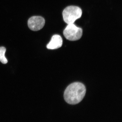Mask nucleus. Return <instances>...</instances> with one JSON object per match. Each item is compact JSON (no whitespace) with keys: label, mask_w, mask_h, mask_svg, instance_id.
Here are the masks:
<instances>
[{"label":"nucleus","mask_w":122,"mask_h":122,"mask_svg":"<svg viewBox=\"0 0 122 122\" xmlns=\"http://www.w3.org/2000/svg\"><path fill=\"white\" fill-rule=\"evenodd\" d=\"M62 39L61 36L55 35L52 37L51 40L46 46L49 49L53 50L61 48L62 45Z\"/></svg>","instance_id":"obj_5"},{"label":"nucleus","mask_w":122,"mask_h":122,"mask_svg":"<svg viewBox=\"0 0 122 122\" xmlns=\"http://www.w3.org/2000/svg\"><path fill=\"white\" fill-rule=\"evenodd\" d=\"M82 11L79 7L70 6L66 7L62 12L63 20L68 24H74L81 16Z\"/></svg>","instance_id":"obj_2"},{"label":"nucleus","mask_w":122,"mask_h":122,"mask_svg":"<svg viewBox=\"0 0 122 122\" xmlns=\"http://www.w3.org/2000/svg\"><path fill=\"white\" fill-rule=\"evenodd\" d=\"M45 20L44 18L41 16H33L30 18L28 20V25L30 30L38 31L44 27Z\"/></svg>","instance_id":"obj_4"},{"label":"nucleus","mask_w":122,"mask_h":122,"mask_svg":"<svg viewBox=\"0 0 122 122\" xmlns=\"http://www.w3.org/2000/svg\"><path fill=\"white\" fill-rule=\"evenodd\" d=\"M6 49L4 47H0V61L3 64H6L8 62L7 58L5 56Z\"/></svg>","instance_id":"obj_6"},{"label":"nucleus","mask_w":122,"mask_h":122,"mask_svg":"<svg viewBox=\"0 0 122 122\" xmlns=\"http://www.w3.org/2000/svg\"><path fill=\"white\" fill-rule=\"evenodd\" d=\"M86 87L81 82L70 84L64 92V97L66 102L70 105H76L81 102L86 94Z\"/></svg>","instance_id":"obj_1"},{"label":"nucleus","mask_w":122,"mask_h":122,"mask_svg":"<svg viewBox=\"0 0 122 122\" xmlns=\"http://www.w3.org/2000/svg\"><path fill=\"white\" fill-rule=\"evenodd\" d=\"M82 30L74 24H68L63 31V35L66 39L70 41H76L81 37Z\"/></svg>","instance_id":"obj_3"}]
</instances>
